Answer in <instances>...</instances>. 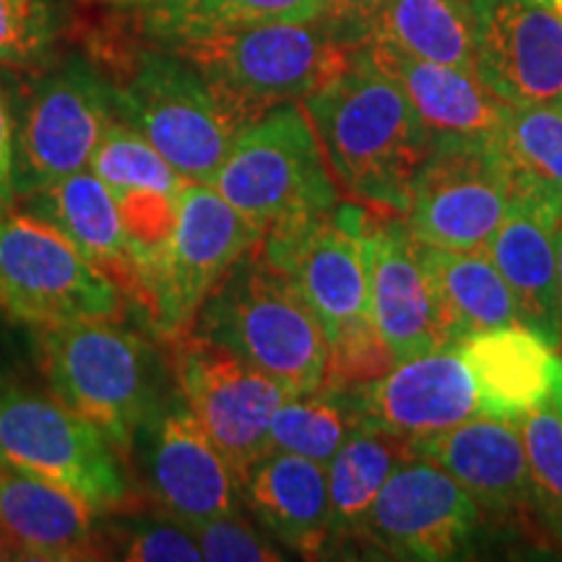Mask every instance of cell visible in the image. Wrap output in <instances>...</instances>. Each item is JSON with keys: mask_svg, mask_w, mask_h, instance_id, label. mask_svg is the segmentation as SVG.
I'll return each instance as SVG.
<instances>
[{"mask_svg": "<svg viewBox=\"0 0 562 562\" xmlns=\"http://www.w3.org/2000/svg\"><path fill=\"white\" fill-rule=\"evenodd\" d=\"M302 108L339 191L370 211L406 214L430 136L398 83L355 47Z\"/></svg>", "mask_w": 562, "mask_h": 562, "instance_id": "obj_1", "label": "cell"}, {"mask_svg": "<svg viewBox=\"0 0 562 562\" xmlns=\"http://www.w3.org/2000/svg\"><path fill=\"white\" fill-rule=\"evenodd\" d=\"M34 344L47 391L94 422L128 463L140 427L170 393L157 344L121 318L37 328Z\"/></svg>", "mask_w": 562, "mask_h": 562, "instance_id": "obj_2", "label": "cell"}, {"mask_svg": "<svg viewBox=\"0 0 562 562\" xmlns=\"http://www.w3.org/2000/svg\"><path fill=\"white\" fill-rule=\"evenodd\" d=\"M188 334L232 351L290 396L318 391L326 378L328 347L313 307L258 248L203 300Z\"/></svg>", "mask_w": 562, "mask_h": 562, "instance_id": "obj_3", "label": "cell"}, {"mask_svg": "<svg viewBox=\"0 0 562 562\" xmlns=\"http://www.w3.org/2000/svg\"><path fill=\"white\" fill-rule=\"evenodd\" d=\"M266 229L203 182H186L175 224L159 250L140 266L128 292L154 339L178 341L195 313L240 258L261 245Z\"/></svg>", "mask_w": 562, "mask_h": 562, "instance_id": "obj_4", "label": "cell"}, {"mask_svg": "<svg viewBox=\"0 0 562 562\" xmlns=\"http://www.w3.org/2000/svg\"><path fill=\"white\" fill-rule=\"evenodd\" d=\"M203 76L222 108L245 125L286 102H302L344 66V47L321 19L273 21L167 47Z\"/></svg>", "mask_w": 562, "mask_h": 562, "instance_id": "obj_5", "label": "cell"}, {"mask_svg": "<svg viewBox=\"0 0 562 562\" xmlns=\"http://www.w3.org/2000/svg\"><path fill=\"white\" fill-rule=\"evenodd\" d=\"M211 188L263 229L339 206V186L302 102L245 123Z\"/></svg>", "mask_w": 562, "mask_h": 562, "instance_id": "obj_6", "label": "cell"}, {"mask_svg": "<svg viewBox=\"0 0 562 562\" xmlns=\"http://www.w3.org/2000/svg\"><path fill=\"white\" fill-rule=\"evenodd\" d=\"M0 459L58 484L94 516L136 513L128 463L94 422L53 393L5 389L0 396Z\"/></svg>", "mask_w": 562, "mask_h": 562, "instance_id": "obj_7", "label": "cell"}, {"mask_svg": "<svg viewBox=\"0 0 562 562\" xmlns=\"http://www.w3.org/2000/svg\"><path fill=\"white\" fill-rule=\"evenodd\" d=\"M115 112L188 182L211 186L243 128L182 55L149 47L112 83Z\"/></svg>", "mask_w": 562, "mask_h": 562, "instance_id": "obj_8", "label": "cell"}, {"mask_svg": "<svg viewBox=\"0 0 562 562\" xmlns=\"http://www.w3.org/2000/svg\"><path fill=\"white\" fill-rule=\"evenodd\" d=\"M121 286L50 224L26 211L0 214V315L21 326L123 318Z\"/></svg>", "mask_w": 562, "mask_h": 562, "instance_id": "obj_9", "label": "cell"}, {"mask_svg": "<svg viewBox=\"0 0 562 562\" xmlns=\"http://www.w3.org/2000/svg\"><path fill=\"white\" fill-rule=\"evenodd\" d=\"M368 209L334 206L266 229L261 256L297 286L318 318L326 347L375 326L364 271Z\"/></svg>", "mask_w": 562, "mask_h": 562, "instance_id": "obj_10", "label": "cell"}, {"mask_svg": "<svg viewBox=\"0 0 562 562\" xmlns=\"http://www.w3.org/2000/svg\"><path fill=\"white\" fill-rule=\"evenodd\" d=\"M115 115L112 83L91 63L70 58L40 76L16 121V199L87 170Z\"/></svg>", "mask_w": 562, "mask_h": 562, "instance_id": "obj_11", "label": "cell"}, {"mask_svg": "<svg viewBox=\"0 0 562 562\" xmlns=\"http://www.w3.org/2000/svg\"><path fill=\"white\" fill-rule=\"evenodd\" d=\"M128 467L157 513L182 529L240 513V482L178 391L140 427Z\"/></svg>", "mask_w": 562, "mask_h": 562, "instance_id": "obj_12", "label": "cell"}, {"mask_svg": "<svg viewBox=\"0 0 562 562\" xmlns=\"http://www.w3.org/2000/svg\"><path fill=\"white\" fill-rule=\"evenodd\" d=\"M170 347L175 391L243 484L250 469L271 453V419L290 393L232 351L191 334Z\"/></svg>", "mask_w": 562, "mask_h": 562, "instance_id": "obj_13", "label": "cell"}, {"mask_svg": "<svg viewBox=\"0 0 562 562\" xmlns=\"http://www.w3.org/2000/svg\"><path fill=\"white\" fill-rule=\"evenodd\" d=\"M513 201V182L497 144H438L412 186L406 227L422 245L482 250Z\"/></svg>", "mask_w": 562, "mask_h": 562, "instance_id": "obj_14", "label": "cell"}, {"mask_svg": "<svg viewBox=\"0 0 562 562\" xmlns=\"http://www.w3.org/2000/svg\"><path fill=\"white\" fill-rule=\"evenodd\" d=\"M480 505L451 474L425 459L393 469L370 505L360 537L402 560H453L469 544Z\"/></svg>", "mask_w": 562, "mask_h": 562, "instance_id": "obj_15", "label": "cell"}, {"mask_svg": "<svg viewBox=\"0 0 562 562\" xmlns=\"http://www.w3.org/2000/svg\"><path fill=\"white\" fill-rule=\"evenodd\" d=\"M474 74L510 108L562 102V19L537 0H472Z\"/></svg>", "mask_w": 562, "mask_h": 562, "instance_id": "obj_16", "label": "cell"}, {"mask_svg": "<svg viewBox=\"0 0 562 562\" xmlns=\"http://www.w3.org/2000/svg\"><path fill=\"white\" fill-rule=\"evenodd\" d=\"M341 396L357 427L406 442L482 417L472 372L456 349L412 357L398 368L393 364L385 375Z\"/></svg>", "mask_w": 562, "mask_h": 562, "instance_id": "obj_17", "label": "cell"}, {"mask_svg": "<svg viewBox=\"0 0 562 562\" xmlns=\"http://www.w3.org/2000/svg\"><path fill=\"white\" fill-rule=\"evenodd\" d=\"M364 271L370 315L396 362L448 349L430 286L419 263V243L396 214L364 216Z\"/></svg>", "mask_w": 562, "mask_h": 562, "instance_id": "obj_18", "label": "cell"}, {"mask_svg": "<svg viewBox=\"0 0 562 562\" xmlns=\"http://www.w3.org/2000/svg\"><path fill=\"white\" fill-rule=\"evenodd\" d=\"M360 47L372 66L404 91L430 136V146L501 140L510 104L484 87L476 74L417 58L375 37L364 40Z\"/></svg>", "mask_w": 562, "mask_h": 562, "instance_id": "obj_19", "label": "cell"}, {"mask_svg": "<svg viewBox=\"0 0 562 562\" xmlns=\"http://www.w3.org/2000/svg\"><path fill=\"white\" fill-rule=\"evenodd\" d=\"M0 533L19 560L79 562L110 558L94 513L58 484L0 459Z\"/></svg>", "mask_w": 562, "mask_h": 562, "instance_id": "obj_20", "label": "cell"}, {"mask_svg": "<svg viewBox=\"0 0 562 562\" xmlns=\"http://www.w3.org/2000/svg\"><path fill=\"white\" fill-rule=\"evenodd\" d=\"M409 456L451 474L480 508L516 510L533 497L529 459L516 422L474 417L451 430L409 440Z\"/></svg>", "mask_w": 562, "mask_h": 562, "instance_id": "obj_21", "label": "cell"}, {"mask_svg": "<svg viewBox=\"0 0 562 562\" xmlns=\"http://www.w3.org/2000/svg\"><path fill=\"white\" fill-rule=\"evenodd\" d=\"M558 220L513 195L508 214L490 237L487 258L503 273L518 307V323L560 351L562 294L554 250Z\"/></svg>", "mask_w": 562, "mask_h": 562, "instance_id": "obj_22", "label": "cell"}, {"mask_svg": "<svg viewBox=\"0 0 562 562\" xmlns=\"http://www.w3.org/2000/svg\"><path fill=\"white\" fill-rule=\"evenodd\" d=\"M453 349L472 372L482 417L518 422L552 398L560 355L531 328L518 323L490 328Z\"/></svg>", "mask_w": 562, "mask_h": 562, "instance_id": "obj_23", "label": "cell"}, {"mask_svg": "<svg viewBox=\"0 0 562 562\" xmlns=\"http://www.w3.org/2000/svg\"><path fill=\"white\" fill-rule=\"evenodd\" d=\"M243 501L277 542L305 558L331 542L326 469L294 453L273 451L240 484Z\"/></svg>", "mask_w": 562, "mask_h": 562, "instance_id": "obj_24", "label": "cell"}, {"mask_svg": "<svg viewBox=\"0 0 562 562\" xmlns=\"http://www.w3.org/2000/svg\"><path fill=\"white\" fill-rule=\"evenodd\" d=\"M19 201L26 214L58 229L128 294L133 284L131 237L115 195L94 172H74Z\"/></svg>", "mask_w": 562, "mask_h": 562, "instance_id": "obj_25", "label": "cell"}, {"mask_svg": "<svg viewBox=\"0 0 562 562\" xmlns=\"http://www.w3.org/2000/svg\"><path fill=\"white\" fill-rule=\"evenodd\" d=\"M419 263L448 349L467 336L518 323L510 286L487 252L448 250L419 243Z\"/></svg>", "mask_w": 562, "mask_h": 562, "instance_id": "obj_26", "label": "cell"}, {"mask_svg": "<svg viewBox=\"0 0 562 562\" xmlns=\"http://www.w3.org/2000/svg\"><path fill=\"white\" fill-rule=\"evenodd\" d=\"M140 5L144 37L157 47H175L245 26L321 19L326 0H146Z\"/></svg>", "mask_w": 562, "mask_h": 562, "instance_id": "obj_27", "label": "cell"}, {"mask_svg": "<svg viewBox=\"0 0 562 562\" xmlns=\"http://www.w3.org/2000/svg\"><path fill=\"white\" fill-rule=\"evenodd\" d=\"M370 37L391 42L417 58L474 74L472 0H389L378 13Z\"/></svg>", "mask_w": 562, "mask_h": 562, "instance_id": "obj_28", "label": "cell"}, {"mask_svg": "<svg viewBox=\"0 0 562 562\" xmlns=\"http://www.w3.org/2000/svg\"><path fill=\"white\" fill-rule=\"evenodd\" d=\"M513 195L562 220V104L510 108L497 140Z\"/></svg>", "mask_w": 562, "mask_h": 562, "instance_id": "obj_29", "label": "cell"}, {"mask_svg": "<svg viewBox=\"0 0 562 562\" xmlns=\"http://www.w3.org/2000/svg\"><path fill=\"white\" fill-rule=\"evenodd\" d=\"M412 459L409 442L393 435L355 427L326 467L334 533H357L378 492L398 463Z\"/></svg>", "mask_w": 562, "mask_h": 562, "instance_id": "obj_30", "label": "cell"}, {"mask_svg": "<svg viewBox=\"0 0 562 562\" xmlns=\"http://www.w3.org/2000/svg\"><path fill=\"white\" fill-rule=\"evenodd\" d=\"M355 427V417L341 393L318 389L290 396L271 419L269 451L302 456L326 469Z\"/></svg>", "mask_w": 562, "mask_h": 562, "instance_id": "obj_31", "label": "cell"}, {"mask_svg": "<svg viewBox=\"0 0 562 562\" xmlns=\"http://www.w3.org/2000/svg\"><path fill=\"white\" fill-rule=\"evenodd\" d=\"M89 170L110 188L115 201L131 193L178 195L188 182L149 140L117 115L91 154Z\"/></svg>", "mask_w": 562, "mask_h": 562, "instance_id": "obj_32", "label": "cell"}, {"mask_svg": "<svg viewBox=\"0 0 562 562\" xmlns=\"http://www.w3.org/2000/svg\"><path fill=\"white\" fill-rule=\"evenodd\" d=\"M60 34V0H0V68L45 66Z\"/></svg>", "mask_w": 562, "mask_h": 562, "instance_id": "obj_33", "label": "cell"}, {"mask_svg": "<svg viewBox=\"0 0 562 562\" xmlns=\"http://www.w3.org/2000/svg\"><path fill=\"white\" fill-rule=\"evenodd\" d=\"M108 554L128 562H199L203 560L195 537L180 524L154 521V518H133V521L110 524L104 531Z\"/></svg>", "mask_w": 562, "mask_h": 562, "instance_id": "obj_34", "label": "cell"}, {"mask_svg": "<svg viewBox=\"0 0 562 562\" xmlns=\"http://www.w3.org/2000/svg\"><path fill=\"white\" fill-rule=\"evenodd\" d=\"M533 492L562 513V417L552 398L518 419Z\"/></svg>", "mask_w": 562, "mask_h": 562, "instance_id": "obj_35", "label": "cell"}, {"mask_svg": "<svg viewBox=\"0 0 562 562\" xmlns=\"http://www.w3.org/2000/svg\"><path fill=\"white\" fill-rule=\"evenodd\" d=\"M201 547L203 560L211 562H277L284 560L266 539L245 524L240 513L214 518L191 531Z\"/></svg>", "mask_w": 562, "mask_h": 562, "instance_id": "obj_36", "label": "cell"}, {"mask_svg": "<svg viewBox=\"0 0 562 562\" xmlns=\"http://www.w3.org/2000/svg\"><path fill=\"white\" fill-rule=\"evenodd\" d=\"M389 0H326L321 21L344 47H360L370 37L378 13Z\"/></svg>", "mask_w": 562, "mask_h": 562, "instance_id": "obj_37", "label": "cell"}, {"mask_svg": "<svg viewBox=\"0 0 562 562\" xmlns=\"http://www.w3.org/2000/svg\"><path fill=\"white\" fill-rule=\"evenodd\" d=\"M13 151H16V121L11 104L0 89V214L16 203V178H13Z\"/></svg>", "mask_w": 562, "mask_h": 562, "instance_id": "obj_38", "label": "cell"}, {"mask_svg": "<svg viewBox=\"0 0 562 562\" xmlns=\"http://www.w3.org/2000/svg\"><path fill=\"white\" fill-rule=\"evenodd\" d=\"M554 250H558V273H560V294H562V220L554 227ZM562 351V344H560Z\"/></svg>", "mask_w": 562, "mask_h": 562, "instance_id": "obj_39", "label": "cell"}, {"mask_svg": "<svg viewBox=\"0 0 562 562\" xmlns=\"http://www.w3.org/2000/svg\"><path fill=\"white\" fill-rule=\"evenodd\" d=\"M552 404L562 417V357H560V368H558V381H554V391H552Z\"/></svg>", "mask_w": 562, "mask_h": 562, "instance_id": "obj_40", "label": "cell"}, {"mask_svg": "<svg viewBox=\"0 0 562 562\" xmlns=\"http://www.w3.org/2000/svg\"><path fill=\"white\" fill-rule=\"evenodd\" d=\"M3 560H19V558H16V552H13V547L9 544V539L0 533V562Z\"/></svg>", "mask_w": 562, "mask_h": 562, "instance_id": "obj_41", "label": "cell"}, {"mask_svg": "<svg viewBox=\"0 0 562 562\" xmlns=\"http://www.w3.org/2000/svg\"><path fill=\"white\" fill-rule=\"evenodd\" d=\"M104 3H115V5H140L146 0H104Z\"/></svg>", "mask_w": 562, "mask_h": 562, "instance_id": "obj_42", "label": "cell"}, {"mask_svg": "<svg viewBox=\"0 0 562 562\" xmlns=\"http://www.w3.org/2000/svg\"><path fill=\"white\" fill-rule=\"evenodd\" d=\"M550 9H552L554 13H558V16L562 19V0H552V3H550Z\"/></svg>", "mask_w": 562, "mask_h": 562, "instance_id": "obj_43", "label": "cell"}, {"mask_svg": "<svg viewBox=\"0 0 562 562\" xmlns=\"http://www.w3.org/2000/svg\"><path fill=\"white\" fill-rule=\"evenodd\" d=\"M537 3H542V5H550V3H552V0H537Z\"/></svg>", "mask_w": 562, "mask_h": 562, "instance_id": "obj_44", "label": "cell"}, {"mask_svg": "<svg viewBox=\"0 0 562 562\" xmlns=\"http://www.w3.org/2000/svg\"><path fill=\"white\" fill-rule=\"evenodd\" d=\"M0 396H3V391H0Z\"/></svg>", "mask_w": 562, "mask_h": 562, "instance_id": "obj_45", "label": "cell"}, {"mask_svg": "<svg viewBox=\"0 0 562 562\" xmlns=\"http://www.w3.org/2000/svg\"><path fill=\"white\" fill-rule=\"evenodd\" d=\"M560 104H562V102H560Z\"/></svg>", "mask_w": 562, "mask_h": 562, "instance_id": "obj_46", "label": "cell"}]
</instances>
